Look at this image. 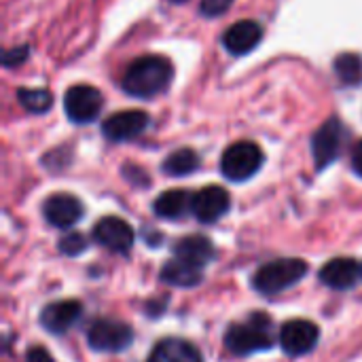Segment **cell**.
I'll return each instance as SVG.
<instances>
[{"mask_svg":"<svg viewBox=\"0 0 362 362\" xmlns=\"http://www.w3.org/2000/svg\"><path fill=\"white\" fill-rule=\"evenodd\" d=\"M42 214L45 221L57 229H68L74 227L81 216H83V204L78 197L70 193H55L45 199L42 204Z\"/></svg>","mask_w":362,"mask_h":362,"instance_id":"8fae6325","label":"cell"},{"mask_svg":"<svg viewBox=\"0 0 362 362\" xmlns=\"http://www.w3.org/2000/svg\"><path fill=\"white\" fill-rule=\"evenodd\" d=\"M333 70L337 78L348 87L362 85V55L358 53H341L333 62Z\"/></svg>","mask_w":362,"mask_h":362,"instance_id":"44dd1931","label":"cell"},{"mask_svg":"<svg viewBox=\"0 0 362 362\" xmlns=\"http://www.w3.org/2000/svg\"><path fill=\"white\" fill-rule=\"evenodd\" d=\"M231 4H233V0H202L199 11L206 17H218V15L227 13L231 8Z\"/></svg>","mask_w":362,"mask_h":362,"instance_id":"cb8c5ba5","label":"cell"},{"mask_svg":"<svg viewBox=\"0 0 362 362\" xmlns=\"http://www.w3.org/2000/svg\"><path fill=\"white\" fill-rule=\"evenodd\" d=\"M176 2H182V0H176Z\"/></svg>","mask_w":362,"mask_h":362,"instance_id":"83f0119b","label":"cell"},{"mask_svg":"<svg viewBox=\"0 0 362 362\" xmlns=\"http://www.w3.org/2000/svg\"><path fill=\"white\" fill-rule=\"evenodd\" d=\"M263 159H265V155L255 142H248V140L235 142L223 153L221 172L225 178H229L233 182H242V180L252 178L261 170Z\"/></svg>","mask_w":362,"mask_h":362,"instance_id":"277c9868","label":"cell"},{"mask_svg":"<svg viewBox=\"0 0 362 362\" xmlns=\"http://www.w3.org/2000/svg\"><path fill=\"white\" fill-rule=\"evenodd\" d=\"M174 78V66L170 59L161 55H142L129 64V68L123 74L121 87L125 93L151 100L159 93H163Z\"/></svg>","mask_w":362,"mask_h":362,"instance_id":"6da1fadb","label":"cell"},{"mask_svg":"<svg viewBox=\"0 0 362 362\" xmlns=\"http://www.w3.org/2000/svg\"><path fill=\"white\" fill-rule=\"evenodd\" d=\"M17 100L30 112H45L53 104V95L47 89H19Z\"/></svg>","mask_w":362,"mask_h":362,"instance_id":"7402d4cb","label":"cell"},{"mask_svg":"<svg viewBox=\"0 0 362 362\" xmlns=\"http://www.w3.org/2000/svg\"><path fill=\"white\" fill-rule=\"evenodd\" d=\"M174 257L204 269V265H208L212 261V257H214V246L204 235H187V238L176 242Z\"/></svg>","mask_w":362,"mask_h":362,"instance_id":"2e32d148","label":"cell"},{"mask_svg":"<svg viewBox=\"0 0 362 362\" xmlns=\"http://www.w3.org/2000/svg\"><path fill=\"white\" fill-rule=\"evenodd\" d=\"M272 344H274L272 320L261 312L252 314L246 322L231 325L225 335V346L229 348V352L238 356H248L261 350H269Z\"/></svg>","mask_w":362,"mask_h":362,"instance_id":"7a4b0ae2","label":"cell"},{"mask_svg":"<svg viewBox=\"0 0 362 362\" xmlns=\"http://www.w3.org/2000/svg\"><path fill=\"white\" fill-rule=\"evenodd\" d=\"M23 59H28V47H17V49H8L4 53V66L13 68L17 64H21Z\"/></svg>","mask_w":362,"mask_h":362,"instance_id":"d4e9b609","label":"cell"},{"mask_svg":"<svg viewBox=\"0 0 362 362\" xmlns=\"http://www.w3.org/2000/svg\"><path fill=\"white\" fill-rule=\"evenodd\" d=\"M344 140H346V127L339 119L333 117L322 127H318V132L312 138V155L318 170H325L339 157L344 148Z\"/></svg>","mask_w":362,"mask_h":362,"instance_id":"8992f818","label":"cell"},{"mask_svg":"<svg viewBox=\"0 0 362 362\" xmlns=\"http://www.w3.org/2000/svg\"><path fill=\"white\" fill-rule=\"evenodd\" d=\"M81 316V303L78 301H57V303H51L42 310L40 314V325L49 331V333H55V335H62L66 333Z\"/></svg>","mask_w":362,"mask_h":362,"instance_id":"5bb4252c","label":"cell"},{"mask_svg":"<svg viewBox=\"0 0 362 362\" xmlns=\"http://www.w3.org/2000/svg\"><path fill=\"white\" fill-rule=\"evenodd\" d=\"M28 362H53V358L45 348H32L28 350Z\"/></svg>","mask_w":362,"mask_h":362,"instance_id":"484cf974","label":"cell"},{"mask_svg":"<svg viewBox=\"0 0 362 362\" xmlns=\"http://www.w3.org/2000/svg\"><path fill=\"white\" fill-rule=\"evenodd\" d=\"M151 125V119L142 110H123L110 115L102 123V132L112 142H127L138 138L146 127Z\"/></svg>","mask_w":362,"mask_h":362,"instance_id":"30bf717a","label":"cell"},{"mask_svg":"<svg viewBox=\"0 0 362 362\" xmlns=\"http://www.w3.org/2000/svg\"><path fill=\"white\" fill-rule=\"evenodd\" d=\"M87 248V240L81 233H68L66 238L59 240V250L68 257H76Z\"/></svg>","mask_w":362,"mask_h":362,"instance_id":"603a6c76","label":"cell"},{"mask_svg":"<svg viewBox=\"0 0 362 362\" xmlns=\"http://www.w3.org/2000/svg\"><path fill=\"white\" fill-rule=\"evenodd\" d=\"M161 280L165 284H172V286H180V288H189V286H195L202 282V267L193 265V263H187L182 259H172L163 265L161 269Z\"/></svg>","mask_w":362,"mask_h":362,"instance_id":"d6986e66","label":"cell"},{"mask_svg":"<svg viewBox=\"0 0 362 362\" xmlns=\"http://www.w3.org/2000/svg\"><path fill=\"white\" fill-rule=\"evenodd\" d=\"M229 206H231L229 193L218 185H208L193 195L191 212L195 214V218L199 223L208 225V223H216L221 216H225Z\"/></svg>","mask_w":362,"mask_h":362,"instance_id":"9c48e42d","label":"cell"},{"mask_svg":"<svg viewBox=\"0 0 362 362\" xmlns=\"http://www.w3.org/2000/svg\"><path fill=\"white\" fill-rule=\"evenodd\" d=\"M352 168H354V172L362 176V140L356 144V148H354V155H352Z\"/></svg>","mask_w":362,"mask_h":362,"instance_id":"4316f807","label":"cell"},{"mask_svg":"<svg viewBox=\"0 0 362 362\" xmlns=\"http://www.w3.org/2000/svg\"><path fill=\"white\" fill-rule=\"evenodd\" d=\"M191 204H193V195H189L185 189H170L155 199L153 210L161 218H180L191 210Z\"/></svg>","mask_w":362,"mask_h":362,"instance_id":"ac0fdd59","label":"cell"},{"mask_svg":"<svg viewBox=\"0 0 362 362\" xmlns=\"http://www.w3.org/2000/svg\"><path fill=\"white\" fill-rule=\"evenodd\" d=\"M134 339L132 329L119 320H95L87 331V341L98 352H121Z\"/></svg>","mask_w":362,"mask_h":362,"instance_id":"52a82bcc","label":"cell"},{"mask_svg":"<svg viewBox=\"0 0 362 362\" xmlns=\"http://www.w3.org/2000/svg\"><path fill=\"white\" fill-rule=\"evenodd\" d=\"M261 38H263L261 25L257 21L244 19L227 28V32L223 34V47L231 55H246L261 42Z\"/></svg>","mask_w":362,"mask_h":362,"instance_id":"4fadbf2b","label":"cell"},{"mask_svg":"<svg viewBox=\"0 0 362 362\" xmlns=\"http://www.w3.org/2000/svg\"><path fill=\"white\" fill-rule=\"evenodd\" d=\"M161 168L168 176H174V178L189 176L199 168V155L193 148H178L165 157Z\"/></svg>","mask_w":362,"mask_h":362,"instance_id":"ffe728a7","label":"cell"},{"mask_svg":"<svg viewBox=\"0 0 362 362\" xmlns=\"http://www.w3.org/2000/svg\"><path fill=\"white\" fill-rule=\"evenodd\" d=\"M361 267L354 259H331L320 269V282L335 291H348L356 284Z\"/></svg>","mask_w":362,"mask_h":362,"instance_id":"9a60e30c","label":"cell"},{"mask_svg":"<svg viewBox=\"0 0 362 362\" xmlns=\"http://www.w3.org/2000/svg\"><path fill=\"white\" fill-rule=\"evenodd\" d=\"M102 106H104V98L91 85H74L64 93V110L72 123L85 125L95 121Z\"/></svg>","mask_w":362,"mask_h":362,"instance_id":"5b68a950","label":"cell"},{"mask_svg":"<svg viewBox=\"0 0 362 362\" xmlns=\"http://www.w3.org/2000/svg\"><path fill=\"white\" fill-rule=\"evenodd\" d=\"M308 269L310 267L303 259H278L257 269L252 276V286L261 295L272 297L297 284L308 274Z\"/></svg>","mask_w":362,"mask_h":362,"instance_id":"3957f363","label":"cell"},{"mask_svg":"<svg viewBox=\"0 0 362 362\" xmlns=\"http://www.w3.org/2000/svg\"><path fill=\"white\" fill-rule=\"evenodd\" d=\"M320 331L314 322L310 320H288L282 331H280V346L286 354L291 356H303L314 350L318 344Z\"/></svg>","mask_w":362,"mask_h":362,"instance_id":"ba28073f","label":"cell"},{"mask_svg":"<svg viewBox=\"0 0 362 362\" xmlns=\"http://www.w3.org/2000/svg\"><path fill=\"white\" fill-rule=\"evenodd\" d=\"M93 238L112 252H127L134 246V229L119 216H104L98 221L93 227Z\"/></svg>","mask_w":362,"mask_h":362,"instance_id":"7c38bea8","label":"cell"},{"mask_svg":"<svg viewBox=\"0 0 362 362\" xmlns=\"http://www.w3.org/2000/svg\"><path fill=\"white\" fill-rule=\"evenodd\" d=\"M146 362H204L195 346L185 339H163L148 354Z\"/></svg>","mask_w":362,"mask_h":362,"instance_id":"e0dca14e","label":"cell"}]
</instances>
